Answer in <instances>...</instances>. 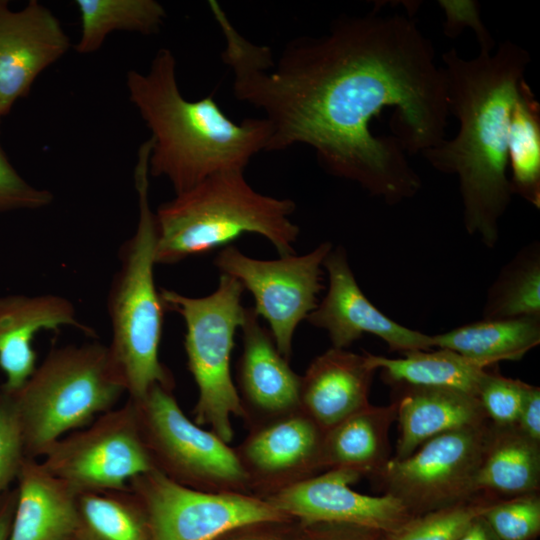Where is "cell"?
Returning a JSON list of instances; mask_svg holds the SVG:
<instances>
[{
	"instance_id": "obj_20",
	"label": "cell",
	"mask_w": 540,
	"mask_h": 540,
	"mask_svg": "<svg viewBox=\"0 0 540 540\" xmlns=\"http://www.w3.org/2000/svg\"><path fill=\"white\" fill-rule=\"evenodd\" d=\"M397 389L396 421L399 437L395 459L411 455L423 443L455 430L479 427L489 420L479 401L471 394L449 388L403 384Z\"/></svg>"
},
{
	"instance_id": "obj_13",
	"label": "cell",
	"mask_w": 540,
	"mask_h": 540,
	"mask_svg": "<svg viewBox=\"0 0 540 540\" xmlns=\"http://www.w3.org/2000/svg\"><path fill=\"white\" fill-rule=\"evenodd\" d=\"M248 431L234 451L251 495L266 499L325 471V431L300 409Z\"/></svg>"
},
{
	"instance_id": "obj_10",
	"label": "cell",
	"mask_w": 540,
	"mask_h": 540,
	"mask_svg": "<svg viewBox=\"0 0 540 540\" xmlns=\"http://www.w3.org/2000/svg\"><path fill=\"white\" fill-rule=\"evenodd\" d=\"M488 424L431 438L405 458L391 457L371 479L412 516L472 500L480 495L476 478Z\"/></svg>"
},
{
	"instance_id": "obj_24",
	"label": "cell",
	"mask_w": 540,
	"mask_h": 540,
	"mask_svg": "<svg viewBox=\"0 0 540 540\" xmlns=\"http://www.w3.org/2000/svg\"><path fill=\"white\" fill-rule=\"evenodd\" d=\"M433 348L454 351L485 367L520 360L540 343V317L482 319L431 335Z\"/></svg>"
},
{
	"instance_id": "obj_28",
	"label": "cell",
	"mask_w": 540,
	"mask_h": 540,
	"mask_svg": "<svg viewBox=\"0 0 540 540\" xmlns=\"http://www.w3.org/2000/svg\"><path fill=\"white\" fill-rule=\"evenodd\" d=\"M81 35L75 46L80 54L99 50L113 31L156 34L165 18L164 7L155 0H76Z\"/></svg>"
},
{
	"instance_id": "obj_1",
	"label": "cell",
	"mask_w": 540,
	"mask_h": 540,
	"mask_svg": "<svg viewBox=\"0 0 540 540\" xmlns=\"http://www.w3.org/2000/svg\"><path fill=\"white\" fill-rule=\"evenodd\" d=\"M221 59L237 100L271 126L266 151L310 146L326 172L396 204L421 188L405 151L445 140V78L432 43L402 15L341 16L321 36L290 41L278 58L246 39L222 7Z\"/></svg>"
},
{
	"instance_id": "obj_16",
	"label": "cell",
	"mask_w": 540,
	"mask_h": 540,
	"mask_svg": "<svg viewBox=\"0 0 540 540\" xmlns=\"http://www.w3.org/2000/svg\"><path fill=\"white\" fill-rule=\"evenodd\" d=\"M0 0V117L26 97L39 76L71 46L57 17L37 0L19 10Z\"/></svg>"
},
{
	"instance_id": "obj_23",
	"label": "cell",
	"mask_w": 540,
	"mask_h": 540,
	"mask_svg": "<svg viewBox=\"0 0 540 540\" xmlns=\"http://www.w3.org/2000/svg\"><path fill=\"white\" fill-rule=\"evenodd\" d=\"M396 421V404H369L325 432V470L348 469L373 477L391 459L389 430Z\"/></svg>"
},
{
	"instance_id": "obj_41",
	"label": "cell",
	"mask_w": 540,
	"mask_h": 540,
	"mask_svg": "<svg viewBox=\"0 0 540 540\" xmlns=\"http://www.w3.org/2000/svg\"><path fill=\"white\" fill-rule=\"evenodd\" d=\"M69 540H76V539H75L74 537H72V538H71V539H69Z\"/></svg>"
},
{
	"instance_id": "obj_36",
	"label": "cell",
	"mask_w": 540,
	"mask_h": 540,
	"mask_svg": "<svg viewBox=\"0 0 540 540\" xmlns=\"http://www.w3.org/2000/svg\"><path fill=\"white\" fill-rule=\"evenodd\" d=\"M213 540H306L302 524L294 518L260 520L235 526Z\"/></svg>"
},
{
	"instance_id": "obj_37",
	"label": "cell",
	"mask_w": 540,
	"mask_h": 540,
	"mask_svg": "<svg viewBox=\"0 0 540 540\" xmlns=\"http://www.w3.org/2000/svg\"><path fill=\"white\" fill-rule=\"evenodd\" d=\"M306 540H386V533L369 526L317 522L302 524Z\"/></svg>"
},
{
	"instance_id": "obj_27",
	"label": "cell",
	"mask_w": 540,
	"mask_h": 540,
	"mask_svg": "<svg viewBox=\"0 0 540 540\" xmlns=\"http://www.w3.org/2000/svg\"><path fill=\"white\" fill-rule=\"evenodd\" d=\"M76 540H151L146 512L130 491L78 494Z\"/></svg>"
},
{
	"instance_id": "obj_11",
	"label": "cell",
	"mask_w": 540,
	"mask_h": 540,
	"mask_svg": "<svg viewBox=\"0 0 540 540\" xmlns=\"http://www.w3.org/2000/svg\"><path fill=\"white\" fill-rule=\"evenodd\" d=\"M332 248L330 242H323L305 255L259 260L230 245L214 258L221 274L234 277L252 294L255 313L267 322L277 349L287 360L297 326L318 305L323 261Z\"/></svg>"
},
{
	"instance_id": "obj_32",
	"label": "cell",
	"mask_w": 540,
	"mask_h": 540,
	"mask_svg": "<svg viewBox=\"0 0 540 540\" xmlns=\"http://www.w3.org/2000/svg\"><path fill=\"white\" fill-rule=\"evenodd\" d=\"M527 387L528 383L487 369L477 398L491 423L498 426L516 425Z\"/></svg>"
},
{
	"instance_id": "obj_2",
	"label": "cell",
	"mask_w": 540,
	"mask_h": 540,
	"mask_svg": "<svg viewBox=\"0 0 540 540\" xmlns=\"http://www.w3.org/2000/svg\"><path fill=\"white\" fill-rule=\"evenodd\" d=\"M442 61L448 111L458 119L459 129L453 139L421 154L436 170L458 177L465 229L494 247L512 196L507 175L510 115L530 56L505 41L496 52H479L472 59L450 49Z\"/></svg>"
},
{
	"instance_id": "obj_21",
	"label": "cell",
	"mask_w": 540,
	"mask_h": 540,
	"mask_svg": "<svg viewBox=\"0 0 540 540\" xmlns=\"http://www.w3.org/2000/svg\"><path fill=\"white\" fill-rule=\"evenodd\" d=\"M17 501L8 540H69L78 525V494L33 458L17 476Z\"/></svg>"
},
{
	"instance_id": "obj_26",
	"label": "cell",
	"mask_w": 540,
	"mask_h": 540,
	"mask_svg": "<svg viewBox=\"0 0 540 540\" xmlns=\"http://www.w3.org/2000/svg\"><path fill=\"white\" fill-rule=\"evenodd\" d=\"M512 194L540 207V105L525 79L520 82L507 140Z\"/></svg>"
},
{
	"instance_id": "obj_4",
	"label": "cell",
	"mask_w": 540,
	"mask_h": 540,
	"mask_svg": "<svg viewBox=\"0 0 540 540\" xmlns=\"http://www.w3.org/2000/svg\"><path fill=\"white\" fill-rule=\"evenodd\" d=\"M296 204L254 190L244 170L215 173L154 213L155 263L175 264L225 248L246 233L266 238L280 257L294 254Z\"/></svg>"
},
{
	"instance_id": "obj_25",
	"label": "cell",
	"mask_w": 540,
	"mask_h": 540,
	"mask_svg": "<svg viewBox=\"0 0 540 540\" xmlns=\"http://www.w3.org/2000/svg\"><path fill=\"white\" fill-rule=\"evenodd\" d=\"M370 365L380 369L391 385L449 388L477 397L487 367L454 351L417 350L388 358L366 352Z\"/></svg>"
},
{
	"instance_id": "obj_38",
	"label": "cell",
	"mask_w": 540,
	"mask_h": 540,
	"mask_svg": "<svg viewBox=\"0 0 540 540\" xmlns=\"http://www.w3.org/2000/svg\"><path fill=\"white\" fill-rule=\"evenodd\" d=\"M516 426L528 438L540 443V388L538 386L528 384Z\"/></svg>"
},
{
	"instance_id": "obj_22",
	"label": "cell",
	"mask_w": 540,
	"mask_h": 540,
	"mask_svg": "<svg viewBox=\"0 0 540 540\" xmlns=\"http://www.w3.org/2000/svg\"><path fill=\"white\" fill-rule=\"evenodd\" d=\"M540 489V443L516 425L498 426L489 421L476 490L494 500L507 499Z\"/></svg>"
},
{
	"instance_id": "obj_39",
	"label": "cell",
	"mask_w": 540,
	"mask_h": 540,
	"mask_svg": "<svg viewBox=\"0 0 540 540\" xmlns=\"http://www.w3.org/2000/svg\"><path fill=\"white\" fill-rule=\"evenodd\" d=\"M17 501V489L9 490L0 501V540H8Z\"/></svg>"
},
{
	"instance_id": "obj_3",
	"label": "cell",
	"mask_w": 540,
	"mask_h": 540,
	"mask_svg": "<svg viewBox=\"0 0 540 540\" xmlns=\"http://www.w3.org/2000/svg\"><path fill=\"white\" fill-rule=\"evenodd\" d=\"M176 59L159 49L147 73L130 70L129 99L151 131L149 174L165 177L175 194L225 170H245L266 151L271 126L265 118L231 120L214 94L191 101L179 90Z\"/></svg>"
},
{
	"instance_id": "obj_40",
	"label": "cell",
	"mask_w": 540,
	"mask_h": 540,
	"mask_svg": "<svg viewBox=\"0 0 540 540\" xmlns=\"http://www.w3.org/2000/svg\"><path fill=\"white\" fill-rule=\"evenodd\" d=\"M457 540H500L482 514L477 516Z\"/></svg>"
},
{
	"instance_id": "obj_5",
	"label": "cell",
	"mask_w": 540,
	"mask_h": 540,
	"mask_svg": "<svg viewBox=\"0 0 540 540\" xmlns=\"http://www.w3.org/2000/svg\"><path fill=\"white\" fill-rule=\"evenodd\" d=\"M152 141L138 149L134 183L139 216L135 233L122 245L120 267L108 293L112 327L110 353L119 368L129 399L139 401L156 385L174 388V379L159 360L163 312L154 282L155 223L149 202V155Z\"/></svg>"
},
{
	"instance_id": "obj_8",
	"label": "cell",
	"mask_w": 540,
	"mask_h": 540,
	"mask_svg": "<svg viewBox=\"0 0 540 540\" xmlns=\"http://www.w3.org/2000/svg\"><path fill=\"white\" fill-rule=\"evenodd\" d=\"M133 403L155 470L195 490L250 494L234 448L191 421L172 389L156 384Z\"/></svg>"
},
{
	"instance_id": "obj_33",
	"label": "cell",
	"mask_w": 540,
	"mask_h": 540,
	"mask_svg": "<svg viewBox=\"0 0 540 540\" xmlns=\"http://www.w3.org/2000/svg\"><path fill=\"white\" fill-rule=\"evenodd\" d=\"M23 431L10 392L0 386V501L26 459Z\"/></svg>"
},
{
	"instance_id": "obj_30",
	"label": "cell",
	"mask_w": 540,
	"mask_h": 540,
	"mask_svg": "<svg viewBox=\"0 0 540 540\" xmlns=\"http://www.w3.org/2000/svg\"><path fill=\"white\" fill-rule=\"evenodd\" d=\"M498 500L484 495L412 517L386 540H457L468 525Z\"/></svg>"
},
{
	"instance_id": "obj_19",
	"label": "cell",
	"mask_w": 540,
	"mask_h": 540,
	"mask_svg": "<svg viewBox=\"0 0 540 540\" xmlns=\"http://www.w3.org/2000/svg\"><path fill=\"white\" fill-rule=\"evenodd\" d=\"M376 370L363 355L330 348L301 376L300 410L325 432L369 403Z\"/></svg>"
},
{
	"instance_id": "obj_34",
	"label": "cell",
	"mask_w": 540,
	"mask_h": 540,
	"mask_svg": "<svg viewBox=\"0 0 540 540\" xmlns=\"http://www.w3.org/2000/svg\"><path fill=\"white\" fill-rule=\"evenodd\" d=\"M0 117V132H1ZM53 194L36 188L23 179L10 163L0 143V212L40 209L50 205Z\"/></svg>"
},
{
	"instance_id": "obj_15",
	"label": "cell",
	"mask_w": 540,
	"mask_h": 540,
	"mask_svg": "<svg viewBox=\"0 0 540 540\" xmlns=\"http://www.w3.org/2000/svg\"><path fill=\"white\" fill-rule=\"evenodd\" d=\"M362 476L348 469H328L264 500L301 524L337 522L393 532L412 516L395 497L362 494L350 486Z\"/></svg>"
},
{
	"instance_id": "obj_17",
	"label": "cell",
	"mask_w": 540,
	"mask_h": 540,
	"mask_svg": "<svg viewBox=\"0 0 540 540\" xmlns=\"http://www.w3.org/2000/svg\"><path fill=\"white\" fill-rule=\"evenodd\" d=\"M243 350L236 367V389L248 429L300 409L301 376L277 349L253 307L245 308Z\"/></svg>"
},
{
	"instance_id": "obj_35",
	"label": "cell",
	"mask_w": 540,
	"mask_h": 540,
	"mask_svg": "<svg viewBox=\"0 0 540 540\" xmlns=\"http://www.w3.org/2000/svg\"><path fill=\"white\" fill-rule=\"evenodd\" d=\"M445 14L444 32L447 37H457L469 27L476 35L480 52H493L495 42L480 17L479 4L471 0H441L438 2Z\"/></svg>"
},
{
	"instance_id": "obj_31",
	"label": "cell",
	"mask_w": 540,
	"mask_h": 540,
	"mask_svg": "<svg viewBox=\"0 0 540 540\" xmlns=\"http://www.w3.org/2000/svg\"><path fill=\"white\" fill-rule=\"evenodd\" d=\"M482 516L500 540H536L540 535L539 492L498 500Z\"/></svg>"
},
{
	"instance_id": "obj_12",
	"label": "cell",
	"mask_w": 540,
	"mask_h": 540,
	"mask_svg": "<svg viewBox=\"0 0 540 540\" xmlns=\"http://www.w3.org/2000/svg\"><path fill=\"white\" fill-rule=\"evenodd\" d=\"M129 490L146 512L151 540H213L244 523L291 518L257 496L195 490L157 470L132 479Z\"/></svg>"
},
{
	"instance_id": "obj_18",
	"label": "cell",
	"mask_w": 540,
	"mask_h": 540,
	"mask_svg": "<svg viewBox=\"0 0 540 540\" xmlns=\"http://www.w3.org/2000/svg\"><path fill=\"white\" fill-rule=\"evenodd\" d=\"M73 327L95 337L94 330L77 317L74 305L55 294L0 297V369L6 375L1 387L20 389L36 369L32 341L41 330Z\"/></svg>"
},
{
	"instance_id": "obj_29",
	"label": "cell",
	"mask_w": 540,
	"mask_h": 540,
	"mask_svg": "<svg viewBox=\"0 0 540 540\" xmlns=\"http://www.w3.org/2000/svg\"><path fill=\"white\" fill-rule=\"evenodd\" d=\"M482 319L540 317V246L522 248L487 292Z\"/></svg>"
},
{
	"instance_id": "obj_7",
	"label": "cell",
	"mask_w": 540,
	"mask_h": 540,
	"mask_svg": "<svg viewBox=\"0 0 540 540\" xmlns=\"http://www.w3.org/2000/svg\"><path fill=\"white\" fill-rule=\"evenodd\" d=\"M243 291L242 284L227 274L220 275L216 290L205 297L160 290L164 308L177 312L185 322L187 367L198 389L194 422L208 426L227 444L234 436L231 417H243L230 370L234 336L245 316Z\"/></svg>"
},
{
	"instance_id": "obj_9",
	"label": "cell",
	"mask_w": 540,
	"mask_h": 540,
	"mask_svg": "<svg viewBox=\"0 0 540 540\" xmlns=\"http://www.w3.org/2000/svg\"><path fill=\"white\" fill-rule=\"evenodd\" d=\"M42 464L77 494L127 491L132 479L155 470L129 398L60 438L43 455Z\"/></svg>"
},
{
	"instance_id": "obj_14",
	"label": "cell",
	"mask_w": 540,
	"mask_h": 540,
	"mask_svg": "<svg viewBox=\"0 0 540 540\" xmlns=\"http://www.w3.org/2000/svg\"><path fill=\"white\" fill-rule=\"evenodd\" d=\"M323 269L328 273V291L306 319L328 333L332 347L346 349L364 334H372L382 339L391 351L401 354L433 348L431 335L395 322L369 301L342 246L331 249L323 261Z\"/></svg>"
},
{
	"instance_id": "obj_6",
	"label": "cell",
	"mask_w": 540,
	"mask_h": 540,
	"mask_svg": "<svg viewBox=\"0 0 540 540\" xmlns=\"http://www.w3.org/2000/svg\"><path fill=\"white\" fill-rule=\"evenodd\" d=\"M10 393L26 457L37 459L67 433L115 408L127 390L109 347L92 342L53 348L24 385Z\"/></svg>"
}]
</instances>
